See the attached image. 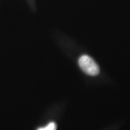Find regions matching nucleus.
Returning a JSON list of instances; mask_svg holds the SVG:
<instances>
[{
  "label": "nucleus",
  "mask_w": 130,
  "mask_h": 130,
  "mask_svg": "<svg viewBox=\"0 0 130 130\" xmlns=\"http://www.w3.org/2000/svg\"><path fill=\"white\" fill-rule=\"evenodd\" d=\"M37 130H56V124L54 122H51L48 124V125L46 126L45 127L39 128Z\"/></svg>",
  "instance_id": "f03ea898"
},
{
  "label": "nucleus",
  "mask_w": 130,
  "mask_h": 130,
  "mask_svg": "<svg viewBox=\"0 0 130 130\" xmlns=\"http://www.w3.org/2000/svg\"><path fill=\"white\" fill-rule=\"evenodd\" d=\"M79 65L85 73L90 76L98 75L100 72L99 67L95 61L88 55H83L79 58Z\"/></svg>",
  "instance_id": "f257e3e1"
}]
</instances>
